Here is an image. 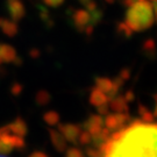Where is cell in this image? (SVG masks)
Returning a JSON list of instances; mask_svg holds the SVG:
<instances>
[{
    "label": "cell",
    "mask_w": 157,
    "mask_h": 157,
    "mask_svg": "<svg viewBox=\"0 0 157 157\" xmlns=\"http://www.w3.org/2000/svg\"><path fill=\"white\" fill-rule=\"evenodd\" d=\"M94 157H157V121L121 124L99 143Z\"/></svg>",
    "instance_id": "cell-1"
},
{
    "label": "cell",
    "mask_w": 157,
    "mask_h": 157,
    "mask_svg": "<svg viewBox=\"0 0 157 157\" xmlns=\"http://www.w3.org/2000/svg\"><path fill=\"white\" fill-rule=\"evenodd\" d=\"M152 13L149 4L144 0H136L134 4L128 6L126 12L124 25L130 30H143L150 27L152 23Z\"/></svg>",
    "instance_id": "cell-2"
},
{
    "label": "cell",
    "mask_w": 157,
    "mask_h": 157,
    "mask_svg": "<svg viewBox=\"0 0 157 157\" xmlns=\"http://www.w3.org/2000/svg\"><path fill=\"white\" fill-rule=\"evenodd\" d=\"M72 20L75 27L78 29L79 32H82V33H85L87 30V28L93 27L92 23H91L90 13L86 11L85 8L77 10V11L75 12L72 15Z\"/></svg>",
    "instance_id": "cell-3"
},
{
    "label": "cell",
    "mask_w": 157,
    "mask_h": 157,
    "mask_svg": "<svg viewBox=\"0 0 157 157\" xmlns=\"http://www.w3.org/2000/svg\"><path fill=\"white\" fill-rule=\"evenodd\" d=\"M7 10L11 15V20L17 23L26 15V7L21 0H7Z\"/></svg>",
    "instance_id": "cell-4"
},
{
    "label": "cell",
    "mask_w": 157,
    "mask_h": 157,
    "mask_svg": "<svg viewBox=\"0 0 157 157\" xmlns=\"http://www.w3.org/2000/svg\"><path fill=\"white\" fill-rule=\"evenodd\" d=\"M17 50L10 44L0 43V63L14 62L17 59Z\"/></svg>",
    "instance_id": "cell-5"
},
{
    "label": "cell",
    "mask_w": 157,
    "mask_h": 157,
    "mask_svg": "<svg viewBox=\"0 0 157 157\" xmlns=\"http://www.w3.org/2000/svg\"><path fill=\"white\" fill-rule=\"evenodd\" d=\"M17 23L14 22L11 19H5V17H0V30L2 33L10 36V37H13L17 34Z\"/></svg>",
    "instance_id": "cell-6"
},
{
    "label": "cell",
    "mask_w": 157,
    "mask_h": 157,
    "mask_svg": "<svg viewBox=\"0 0 157 157\" xmlns=\"http://www.w3.org/2000/svg\"><path fill=\"white\" fill-rule=\"evenodd\" d=\"M45 5L50 6V7H57V6L62 5L65 0H43Z\"/></svg>",
    "instance_id": "cell-7"
},
{
    "label": "cell",
    "mask_w": 157,
    "mask_h": 157,
    "mask_svg": "<svg viewBox=\"0 0 157 157\" xmlns=\"http://www.w3.org/2000/svg\"><path fill=\"white\" fill-rule=\"evenodd\" d=\"M118 32H119V33H124V35L129 36L132 30H130V29H129L128 27L124 25V23H120V25H119V27H118Z\"/></svg>",
    "instance_id": "cell-8"
},
{
    "label": "cell",
    "mask_w": 157,
    "mask_h": 157,
    "mask_svg": "<svg viewBox=\"0 0 157 157\" xmlns=\"http://www.w3.org/2000/svg\"><path fill=\"white\" fill-rule=\"evenodd\" d=\"M79 1H80V2H82V4H83L84 6H86L87 4H90V2H92L93 0H79Z\"/></svg>",
    "instance_id": "cell-9"
},
{
    "label": "cell",
    "mask_w": 157,
    "mask_h": 157,
    "mask_svg": "<svg viewBox=\"0 0 157 157\" xmlns=\"http://www.w3.org/2000/svg\"><path fill=\"white\" fill-rule=\"evenodd\" d=\"M106 1H107V2H109V4H113L115 0H106Z\"/></svg>",
    "instance_id": "cell-10"
}]
</instances>
